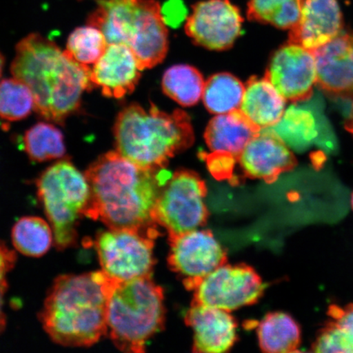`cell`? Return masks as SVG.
Wrapping results in <instances>:
<instances>
[{
	"instance_id": "1",
	"label": "cell",
	"mask_w": 353,
	"mask_h": 353,
	"mask_svg": "<svg viewBox=\"0 0 353 353\" xmlns=\"http://www.w3.org/2000/svg\"><path fill=\"white\" fill-rule=\"evenodd\" d=\"M165 169H143L121 156L109 152L88 167L85 176L90 202L85 216L100 220L108 228L130 229L158 236L153 211L165 178Z\"/></svg>"
},
{
	"instance_id": "2",
	"label": "cell",
	"mask_w": 353,
	"mask_h": 353,
	"mask_svg": "<svg viewBox=\"0 0 353 353\" xmlns=\"http://www.w3.org/2000/svg\"><path fill=\"white\" fill-rule=\"evenodd\" d=\"M90 70L61 51L54 41L37 33L17 43L11 65L13 77L32 91L37 113L56 123L63 122L77 112L83 92L94 88Z\"/></svg>"
},
{
	"instance_id": "3",
	"label": "cell",
	"mask_w": 353,
	"mask_h": 353,
	"mask_svg": "<svg viewBox=\"0 0 353 353\" xmlns=\"http://www.w3.org/2000/svg\"><path fill=\"white\" fill-rule=\"evenodd\" d=\"M114 280L103 271L57 278L41 313L46 333L57 343L90 347L108 334Z\"/></svg>"
},
{
	"instance_id": "4",
	"label": "cell",
	"mask_w": 353,
	"mask_h": 353,
	"mask_svg": "<svg viewBox=\"0 0 353 353\" xmlns=\"http://www.w3.org/2000/svg\"><path fill=\"white\" fill-rule=\"evenodd\" d=\"M117 152L135 165L164 170L170 159L188 149L194 132L188 114L181 110L162 112L132 104L118 114L114 126Z\"/></svg>"
},
{
	"instance_id": "5",
	"label": "cell",
	"mask_w": 353,
	"mask_h": 353,
	"mask_svg": "<svg viewBox=\"0 0 353 353\" xmlns=\"http://www.w3.org/2000/svg\"><path fill=\"white\" fill-rule=\"evenodd\" d=\"M87 24L99 28L108 44L129 47L141 70L164 60L169 37L161 7L156 0H97Z\"/></svg>"
},
{
	"instance_id": "6",
	"label": "cell",
	"mask_w": 353,
	"mask_h": 353,
	"mask_svg": "<svg viewBox=\"0 0 353 353\" xmlns=\"http://www.w3.org/2000/svg\"><path fill=\"white\" fill-rule=\"evenodd\" d=\"M164 292L151 276L114 281L108 312V334L125 352L142 353L150 339L164 327Z\"/></svg>"
},
{
	"instance_id": "7",
	"label": "cell",
	"mask_w": 353,
	"mask_h": 353,
	"mask_svg": "<svg viewBox=\"0 0 353 353\" xmlns=\"http://www.w3.org/2000/svg\"><path fill=\"white\" fill-rule=\"evenodd\" d=\"M37 185L57 248L73 246L77 241L79 222L85 216L90 202V188L85 174L72 162L63 160L48 167Z\"/></svg>"
},
{
	"instance_id": "8",
	"label": "cell",
	"mask_w": 353,
	"mask_h": 353,
	"mask_svg": "<svg viewBox=\"0 0 353 353\" xmlns=\"http://www.w3.org/2000/svg\"><path fill=\"white\" fill-rule=\"evenodd\" d=\"M206 184L195 172L179 170L163 185L153 219L169 236L204 227L209 218L205 203Z\"/></svg>"
},
{
	"instance_id": "9",
	"label": "cell",
	"mask_w": 353,
	"mask_h": 353,
	"mask_svg": "<svg viewBox=\"0 0 353 353\" xmlns=\"http://www.w3.org/2000/svg\"><path fill=\"white\" fill-rule=\"evenodd\" d=\"M154 238L130 229L108 228L96 237L95 249L105 275L117 281L151 276Z\"/></svg>"
},
{
	"instance_id": "10",
	"label": "cell",
	"mask_w": 353,
	"mask_h": 353,
	"mask_svg": "<svg viewBox=\"0 0 353 353\" xmlns=\"http://www.w3.org/2000/svg\"><path fill=\"white\" fill-rule=\"evenodd\" d=\"M265 285L248 265L228 263L203 278L193 290L192 303L232 312L252 305L261 298Z\"/></svg>"
},
{
	"instance_id": "11",
	"label": "cell",
	"mask_w": 353,
	"mask_h": 353,
	"mask_svg": "<svg viewBox=\"0 0 353 353\" xmlns=\"http://www.w3.org/2000/svg\"><path fill=\"white\" fill-rule=\"evenodd\" d=\"M169 243L168 263L183 278L188 290L195 289L203 278L228 262L226 251L209 230L196 229L169 236Z\"/></svg>"
},
{
	"instance_id": "12",
	"label": "cell",
	"mask_w": 353,
	"mask_h": 353,
	"mask_svg": "<svg viewBox=\"0 0 353 353\" xmlns=\"http://www.w3.org/2000/svg\"><path fill=\"white\" fill-rule=\"evenodd\" d=\"M243 21L239 8L230 0H203L192 7L185 30L197 46L226 50L241 34Z\"/></svg>"
},
{
	"instance_id": "13",
	"label": "cell",
	"mask_w": 353,
	"mask_h": 353,
	"mask_svg": "<svg viewBox=\"0 0 353 353\" xmlns=\"http://www.w3.org/2000/svg\"><path fill=\"white\" fill-rule=\"evenodd\" d=\"M265 77L286 100L306 101L312 96L317 81L314 54L288 42L273 54Z\"/></svg>"
},
{
	"instance_id": "14",
	"label": "cell",
	"mask_w": 353,
	"mask_h": 353,
	"mask_svg": "<svg viewBox=\"0 0 353 353\" xmlns=\"http://www.w3.org/2000/svg\"><path fill=\"white\" fill-rule=\"evenodd\" d=\"M238 164L245 176L275 183L279 176L297 165L296 158L275 132L259 131L243 150Z\"/></svg>"
},
{
	"instance_id": "15",
	"label": "cell",
	"mask_w": 353,
	"mask_h": 353,
	"mask_svg": "<svg viewBox=\"0 0 353 353\" xmlns=\"http://www.w3.org/2000/svg\"><path fill=\"white\" fill-rule=\"evenodd\" d=\"M316 85L327 94L353 97V32H343L313 52Z\"/></svg>"
},
{
	"instance_id": "16",
	"label": "cell",
	"mask_w": 353,
	"mask_h": 353,
	"mask_svg": "<svg viewBox=\"0 0 353 353\" xmlns=\"http://www.w3.org/2000/svg\"><path fill=\"white\" fill-rule=\"evenodd\" d=\"M141 72L139 61L129 47L112 43L92 66L90 79L92 87L101 88L105 97L119 99L135 90Z\"/></svg>"
},
{
	"instance_id": "17",
	"label": "cell",
	"mask_w": 353,
	"mask_h": 353,
	"mask_svg": "<svg viewBox=\"0 0 353 353\" xmlns=\"http://www.w3.org/2000/svg\"><path fill=\"white\" fill-rule=\"evenodd\" d=\"M343 30L339 0H304L298 23L290 30L289 42L314 52Z\"/></svg>"
},
{
	"instance_id": "18",
	"label": "cell",
	"mask_w": 353,
	"mask_h": 353,
	"mask_svg": "<svg viewBox=\"0 0 353 353\" xmlns=\"http://www.w3.org/2000/svg\"><path fill=\"white\" fill-rule=\"evenodd\" d=\"M185 322L194 332L193 352H228L236 343V322L229 312L192 303Z\"/></svg>"
},
{
	"instance_id": "19",
	"label": "cell",
	"mask_w": 353,
	"mask_h": 353,
	"mask_svg": "<svg viewBox=\"0 0 353 353\" xmlns=\"http://www.w3.org/2000/svg\"><path fill=\"white\" fill-rule=\"evenodd\" d=\"M245 86L240 112L259 130L276 125L285 112L284 97L266 77L251 78Z\"/></svg>"
},
{
	"instance_id": "20",
	"label": "cell",
	"mask_w": 353,
	"mask_h": 353,
	"mask_svg": "<svg viewBox=\"0 0 353 353\" xmlns=\"http://www.w3.org/2000/svg\"><path fill=\"white\" fill-rule=\"evenodd\" d=\"M259 131L237 110L216 114L206 128L205 139L211 152L228 154L239 161L243 150Z\"/></svg>"
},
{
	"instance_id": "21",
	"label": "cell",
	"mask_w": 353,
	"mask_h": 353,
	"mask_svg": "<svg viewBox=\"0 0 353 353\" xmlns=\"http://www.w3.org/2000/svg\"><path fill=\"white\" fill-rule=\"evenodd\" d=\"M259 346L264 352H298L301 331L293 317L286 313H269L258 326Z\"/></svg>"
},
{
	"instance_id": "22",
	"label": "cell",
	"mask_w": 353,
	"mask_h": 353,
	"mask_svg": "<svg viewBox=\"0 0 353 353\" xmlns=\"http://www.w3.org/2000/svg\"><path fill=\"white\" fill-rule=\"evenodd\" d=\"M245 86L229 73L214 74L205 82L203 101L207 110L215 114L239 110Z\"/></svg>"
},
{
	"instance_id": "23",
	"label": "cell",
	"mask_w": 353,
	"mask_h": 353,
	"mask_svg": "<svg viewBox=\"0 0 353 353\" xmlns=\"http://www.w3.org/2000/svg\"><path fill=\"white\" fill-rule=\"evenodd\" d=\"M205 82L193 66L176 65L168 69L162 79L165 94L183 107H192L202 98Z\"/></svg>"
},
{
	"instance_id": "24",
	"label": "cell",
	"mask_w": 353,
	"mask_h": 353,
	"mask_svg": "<svg viewBox=\"0 0 353 353\" xmlns=\"http://www.w3.org/2000/svg\"><path fill=\"white\" fill-rule=\"evenodd\" d=\"M304 0H249L247 17L250 21L290 30L298 23Z\"/></svg>"
},
{
	"instance_id": "25",
	"label": "cell",
	"mask_w": 353,
	"mask_h": 353,
	"mask_svg": "<svg viewBox=\"0 0 353 353\" xmlns=\"http://www.w3.org/2000/svg\"><path fill=\"white\" fill-rule=\"evenodd\" d=\"M13 245L22 254L41 257L54 242L51 225L38 217H24L12 228Z\"/></svg>"
},
{
	"instance_id": "26",
	"label": "cell",
	"mask_w": 353,
	"mask_h": 353,
	"mask_svg": "<svg viewBox=\"0 0 353 353\" xmlns=\"http://www.w3.org/2000/svg\"><path fill=\"white\" fill-rule=\"evenodd\" d=\"M23 143L26 153L34 161L55 160L65 153L63 132L48 123H38L26 131Z\"/></svg>"
},
{
	"instance_id": "27",
	"label": "cell",
	"mask_w": 353,
	"mask_h": 353,
	"mask_svg": "<svg viewBox=\"0 0 353 353\" xmlns=\"http://www.w3.org/2000/svg\"><path fill=\"white\" fill-rule=\"evenodd\" d=\"M268 129L275 132L287 145L295 149L310 143L317 134L312 114L295 105L287 109L281 120Z\"/></svg>"
},
{
	"instance_id": "28",
	"label": "cell",
	"mask_w": 353,
	"mask_h": 353,
	"mask_svg": "<svg viewBox=\"0 0 353 353\" xmlns=\"http://www.w3.org/2000/svg\"><path fill=\"white\" fill-rule=\"evenodd\" d=\"M108 43L99 28L91 25L74 30L66 43V54L78 63L91 68L103 56Z\"/></svg>"
},
{
	"instance_id": "29",
	"label": "cell",
	"mask_w": 353,
	"mask_h": 353,
	"mask_svg": "<svg viewBox=\"0 0 353 353\" xmlns=\"http://www.w3.org/2000/svg\"><path fill=\"white\" fill-rule=\"evenodd\" d=\"M34 108L32 91L17 78L0 81V118L17 121L28 117Z\"/></svg>"
},
{
	"instance_id": "30",
	"label": "cell",
	"mask_w": 353,
	"mask_h": 353,
	"mask_svg": "<svg viewBox=\"0 0 353 353\" xmlns=\"http://www.w3.org/2000/svg\"><path fill=\"white\" fill-rule=\"evenodd\" d=\"M313 352L353 353V335L332 320L326 322L312 343Z\"/></svg>"
},
{
	"instance_id": "31",
	"label": "cell",
	"mask_w": 353,
	"mask_h": 353,
	"mask_svg": "<svg viewBox=\"0 0 353 353\" xmlns=\"http://www.w3.org/2000/svg\"><path fill=\"white\" fill-rule=\"evenodd\" d=\"M202 157L215 179L223 180L233 178L234 170L238 164L237 159L228 154L214 152L203 153Z\"/></svg>"
},
{
	"instance_id": "32",
	"label": "cell",
	"mask_w": 353,
	"mask_h": 353,
	"mask_svg": "<svg viewBox=\"0 0 353 353\" xmlns=\"http://www.w3.org/2000/svg\"><path fill=\"white\" fill-rule=\"evenodd\" d=\"M327 314L335 323L353 335V303L344 307L333 304L329 307Z\"/></svg>"
},
{
	"instance_id": "33",
	"label": "cell",
	"mask_w": 353,
	"mask_h": 353,
	"mask_svg": "<svg viewBox=\"0 0 353 353\" xmlns=\"http://www.w3.org/2000/svg\"><path fill=\"white\" fill-rule=\"evenodd\" d=\"M16 260L14 251L8 249L3 242H0V287L8 288L6 276L14 267Z\"/></svg>"
},
{
	"instance_id": "34",
	"label": "cell",
	"mask_w": 353,
	"mask_h": 353,
	"mask_svg": "<svg viewBox=\"0 0 353 353\" xmlns=\"http://www.w3.org/2000/svg\"><path fill=\"white\" fill-rule=\"evenodd\" d=\"M7 288L4 287H0V334L3 332L4 329L6 327V316L4 314L3 307V297L6 294Z\"/></svg>"
},
{
	"instance_id": "35",
	"label": "cell",
	"mask_w": 353,
	"mask_h": 353,
	"mask_svg": "<svg viewBox=\"0 0 353 353\" xmlns=\"http://www.w3.org/2000/svg\"><path fill=\"white\" fill-rule=\"evenodd\" d=\"M345 128L346 130L353 136V105L350 116H348V118L347 119Z\"/></svg>"
},
{
	"instance_id": "36",
	"label": "cell",
	"mask_w": 353,
	"mask_h": 353,
	"mask_svg": "<svg viewBox=\"0 0 353 353\" xmlns=\"http://www.w3.org/2000/svg\"><path fill=\"white\" fill-rule=\"evenodd\" d=\"M4 65V59L1 52H0V77H1L2 70Z\"/></svg>"
},
{
	"instance_id": "37",
	"label": "cell",
	"mask_w": 353,
	"mask_h": 353,
	"mask_svg": "<svg viewBox=\"0 0 353 353\" xmlns=\"http://www.w3.org/2000/svg\"><path fill=\"white\" fill-rule=\"evenodd\" d=\"M352 209H353V193H352Z\"/></svg>"
}]
</instances>
